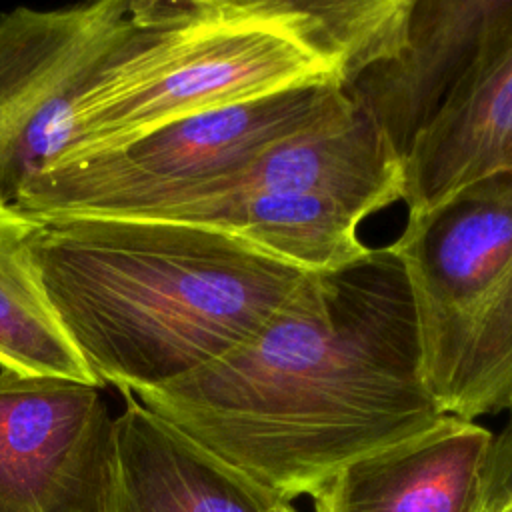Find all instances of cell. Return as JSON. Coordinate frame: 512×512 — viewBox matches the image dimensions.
Segmentation results:
<instances>
[{
    "label": "cell",
    "instance_id": "9c48e42d",
    "mask_svg": "<svg viewBox=\"0 0 512 512\" xmlns=\"http://www.w3.org/2000/svg\"><path fill=\"white\" fill-rule=\"evenodd\" d=\"M510 0H414L404 46L344 86L404 158L476 62Z\"/></svg>",
    "mask_w": 512,
    "mask_h": 512
},
{
    "label": "cell",
    "instance_id": "7a4b0ae2",
    "mask_svg": "<svg viewBox=\"0 0 512 512\" xmlns=\"http://www.w3.org/2000/svg\"><path fill=\"white\" fill-rule=\"evenodd\" d=\"M32 250L88 370L132 396L236 348L308 274L220 230L146 218L48 220Z\"/></svg>",
    "mask_w": 512,
    "mask_h": 512
},
{
    "label": "cell",
    "instance_id": "5b68a950",
    "mask_svg": "<svg viewBox=\"0 0 512 512\" xmlns=\"http://www.w3.org/2000/svg\"><path fill=\"white\" fill-rule=\"evenodd\" d=\"M352 108L338 84H310L198 112L42 170L22 188L16 206L40 222L154 218L242 170L268 148Z\"/></svg>",
    "mask_w": 512,
    "mask_h": 512
},
{
    "label": "cell",
    "instance_id": "7c38bea8",
    "mask_svg": "<svg viewBox=\"0 0 512 512\" xmlns=\"http://www.w3.org/2000/svg\"><path fill=\"white\" fill-rule=\"evenodd\" d=\"M220 230L302 272L346 266L368 252L366 216L336 198L288 190H240L194 200L156 218Z\"/></svg>",
    "mask_w": 512,
    "mask_h": 512
},
{
    "label": "cell",
    "instance_id": "2e32d148",
    "mask_svg": "<svg viewBox=\"0 0 512 512\" xmlns=\"http://www.w3.org/2000/svg\"><path fill=\"white\" fill-rule=\"evenodd\" d=\"M504 512H512V508H508V510H504Z\"/></svg>",
    "mask_w": 512,
    "mask_h": 512
},
{
    "label": "cell",
    "instance_id": "3957f363",
    "mask_svg": "<svg viewBox=\"0 0 512 512\" xmlns=\"http://www.w3.org/2000/svg\"><path fill=\"white\" fill-rule=\"evenodd\" d=\"M310 84L342 88V72L300 0H152L148 30L80 100L46 168L198 112Z\"/></svg>",
    "mask_w": 512,
    "mask_h": 512
},
{
    "label": "cell",
    "instance_id": "30bf717a",
    "mask_svg": "<svg viewBox=\"0 0 512 512\" xmlns=\"http://www.w3.org/2000/svg\"><path fill=\"white\" fill-rule=\"evenodd\" d=\"M122 396L102 512H296L132 394Z\"/></svg>",
    "mask_w": 512,
    "mask_h": 512
},
{
    "label": "cell",
    "instance_id": "9a60e30c",
    "mask_svg": "<svg viewBox=\"0 0 512 512\" xmlns=\"http://www.w3.org/2000/svg\"><path fill=\"white\" fill-rule=\"evenodd\" d=\"M508 508H512V406L504 428L492 436L476 512H504Z\"/></svg>",
    "mask_w": 512,
    "mask_h": 512
},
{
    "label": "cell",
    "instance_id": "8fae6325",
    "mask_svg": "<svg viewBox=\"0 0 512 512\" xmlns=\"http://www.w3.org/2000/svg\"><path fill=\"white\" fill-rule=\"evenodd\" d=\"M492 436L478 422L444 416L342 468L312 496L314 512H476Z\"/></svg>",
    "mask_w": 512,
    "mask_h": 512
},
{
    "label": "cell",
    "instance_id": "5bb4252c",
    "mask_svg": "<svg viewBox=\"0 0 512 512\" xmlns=\"http://www.w3.org/2000/svg\"><path fill=\"white\" fill-rule=\"evenodd\" d=\"M414 0H300L326 54L342 72V90L404 46Z\"/></svg>",
    "mask_w": 512,
    "mask_h": 512
},
{
    "label": "cell",
    "instance_id": "277c9868",
    "mask_svg": "<svg viewBox=\"0 0 512 512\" xmlns=\"http://www.w3.org/2000/svg\"><path fill=\"white\" fill-rule=\"evenodd\" d=\"M412 296L424 378L446 416L512 406V180L406 220L390 244Z\"/></svg>",
    "mask_w": 512,
    "mask_h": 512
},
{
    "label": "cell",
    "instance_id": "52a82bcc",
    "mask_svg": "<svg viewBox=\"0 0 512 512\" xmlns=\"http://www.w3.org/2000/svg\"><path fill=\"white\" fill-rule=\"evenodd\" d=\"M114 418L98 384L0 370V512H102Z\"/></svg>",
    "mask_w": 512,
    "mask_h": 512
},
{
    "label": "cell",
    "instance_id": "6da1fadb",
    "mask_svg": "<svg viewBox=\"0 0 512 512\" xmlns=\"http://www.w3.org/2000/svg\"><path fill=\"white\" fill-rule=\"evenodd\" d=\"M134 398L286 502L446 416L390 244L304 274L236 348Z\"/></svg>",
    "mask_w": 512,
    "mask_h": 512
},
{
    "label": "cell",
    "instance_id": "4fadbf2b",
    "mask_svg": "<svg viewBox=\"0 0 512 512\" xmlns=\"http://www.w3.org/2000/svg\"><path fill=\"white\" fill-rule=\"evenodd\" d=\"M40 226L16 204L0 200V368L100 386L42 286L32 250Z\"/></svg>",
    "mask_w": 512,
    "mask_h": 512
},
{
    "label": "cell",
    "instance_id": "ba28073f",
    "mask_svg": "<svg viewBox=\"0 0 512 512\" xmlns=\"http://www.w3.org/2000/svg\"><path fill=\"white\" fill-rule=\"evenodd\" d=\"M402 176L406 220L480 182L512 180V0L472 68L408 148Z\"/></svg>",
    "mask_w": 512,
    "mask_h": 512
},
{
    "label": "cell",
    "instance_id": "8992f818",
    "mask_svg": "<svg viewBox=\"0 0 512 512\" xmlns=\"http://www.w3.org/2000/svg\"><path fill=\"white\" fill-rule=\"evenodd\" d=\"M152 0L14 8L0 16V200L62 150L80 100L144 36Z\"/></svg>",
    "mask_w": 512,
    "mask_h": 512
}]
</instances>
